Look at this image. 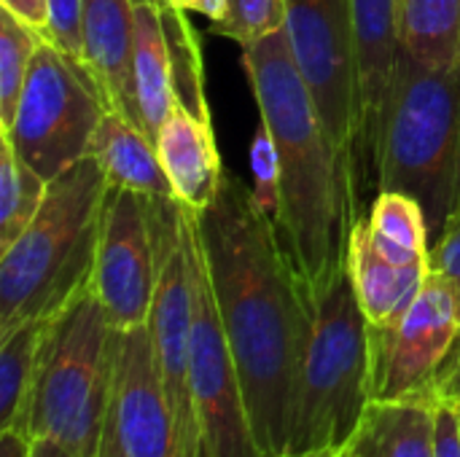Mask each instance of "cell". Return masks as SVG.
<instances>
[{
    "label": "cell",
    "mask_w": 460,
    "mask_h": 457,
    "mask_svg": "<svg viewBox=\"0 0 460 457\" xmlns=\"http://www.w3.org/2000/svg\"><path fill=\"white\" fill-rule=\"evenodd\" d=\"M194 221L253 439L261 457H286L307 326L302 280L275 221L234 175H224L216 199Z\"/></svg>",
    "instance_id": "cell-1"
},
{
    "label": "cell",
    "mask_w": 460,
    "mask_h": 457,
    "mask_svg": "<svg viewBox=\"0 0 460 457\" xmlns=\"http://www.w3.org/2000/svg\"><path fill=\"white\" fill-rule=\"evenodd\" d=\"M243 65L280 162L275 226L305 291L321 288L345 267L356 199L348 170L296 70L286 30L243 46Z\"/></svg>",
    "instance_id": "cell-2"
},
{
    "label": "cell",
    "mask_w": 460,
    "mask_h": 457,
    "mask_svg": "<svg viewBox=\"0 0 460 457\" xmlns=\"http://www.w3.org/2000/svg\"><path fill=\"white\" fill-rule=\"evenodd\" d=\"M108 189L92 156L49 183L38 215L0 250V334L51 321L92 288Z\"/></svg>",
    "instance_id": "cell-3"
},
{
    "label": "cell",
    "mask_w": 460,
    "mask_h": 457,
    "mask_svg": "<svg viewBox=\"0 0 460 457\" xmlns=\"http://www.w3.org/2000/svg\"><path fill=\"white\" fill-rule=\"evenodd\" d=\"M305 299L307 326L294 380L286 457L342 450L372 401L369 323L348 267L321 288L305 291Z\"/></svg>",
    "instance_id": "cell-4"
},
{
    "label": "cell",
    "mask_w": 460,
    "mask_h": 457,
    "mask_svg": "<svg viewBox=\"0 0 460 457\" xmlns=\"http://www.w3.org/2000/svg\"><path fill=\"white\" fill-rule=\"evenodd\" d=\"M380 191L412 197L434 245L460 205V65H429L402 48L383 119Z\"/></svg>",
    "instance_id": "cell-5"
},
{
    "label": "cell",
    "mask_w": 460,
    "mask_h": 457,
    "mask_svg": "<svg viewBox=\"0 0 460 457\" xmlns=\"http://www.w3.org/2000/svg\"><path fill=\"white\" fill-rule=\"evenodd\" d=\"M116 329L92 288L43 331L24 436L100 457L113 401Z\"/></svg>",
    "instance_id": "cell-6"
},
{
    "label": "cell",
    "mask_w": 460,
    "mask_h": 457,
    "mask_svg": "<svg viewBox=\"0 0 460 457\" xmlns=\"http://www.w3.org/2000/svg\"><path fill=\"white\" fill-rule=\"evenodd\" d=\"M105 108L108 102L89 67L43 40L13 121L3 132L16 154L51 183L89 156V143Z\"/></svg>",
    "instance_id": "cell-7"
},
{
    "label": "cell",
    "mask_w": 460,
    "mask_h": 457,
    "mask_svg": "<svg viewBox=\"0 0 460 457\" xmlns=\"http://www.w3.org/2000/svg\"><path fill=\"white\" fill-rule=\"evenodd\" d=\"M191 234V277H194V318H191V356L189 380L199 423V457H261L253 439L251 417L240 374L226 342V331L213 296L210 275L205 267L197 221L189 210Z\"/></svg>",
    "instance_id": "cell-8"
},
{
    "label": "cell",
    "mask_w": 460,
    "mask_h": 457,
    "mask_svg": "<svg viewBox=\"0 0 460 457\" xmlns=\"http://www.w3.org/2000/svg\"><path fill=\"white\" fill-rule=\"evenodd\" d=\"M283 30L296 70L302 73L321 121L350 178L356 124V51L350 0H286Z\"/></svg>",
    "instance_id": "cell-9"
},
{
    "label": "cell",
    "mask_w": 460,
    "mask_h": 457,
    "mask_svg": "<svg viewBox=\"0 0 460 457\" xmlns=\"http://www.w3.org/2000/svg\"><path fill=\"white\" fill-rule=\"evenodd\" d=\"M458 334V294L445 277L429 272L423 291L399 321L369 326L372 401L426 396Z\"/></svg>",
    "instance_id": "cell-10"
},
{
    "label": "cell",
    "mask_w": 460,
    "mask_h": 457,
    "mask_svg": "<svg viewBox=\"0 0 460 457\" xmlns=\"http://www.w3.org/2000/svg\"><path fill=\"white\" fill-rule=\"evenodd\" d=\"M159 277V250L151 199L127 189H108L92 294L116 331L148 326Z\"/></svg>",
    "instance_id": "cell-11"
},
{
    "label": "cell",
    "mask_w": 460,
    "mask_h": 457,
    "mask_svg": "<svg viewBox=\"0 0 460 457\" xmlns=\"http://www.w3.org/2000/svg\"><path fill=\"white\" fill-rule=\"evenodd\" d=\"M353 51H356V124L350 180L356 213H364V189H375L380 175V140L385 102L396 62L402 54V3L399 0H350Z\"/></svg>",
    "instance_id": "cell-12"
},
{
    "label": "cell",
    "mask_w": 460,
    "mask_h": 457,
    "mask_svg": "<svg viewBox=\"0 0 460 457\" xmlns=\"http://www.w3.org/2000/svg\"><path fill=\"white\" fill-rule=\"evenodd\" d=\"M108 426L127 457H189L164 396L148 326L116 331Z\"/></svg>",
    "instance_id": "cell-13"
},
{
    "label": "cell",
    "mask_w": 460,
    "mask_h": 457,
    "mask_svg": "<svg viewBox=\"0 0 460 457\" xmlns=\"http://www.w3.org/2000/svg\"><path fill=\"white\" fill-rule=\"evenodd\" d=\"M345 267L369 326H388L399 321L429 277V253L402 248L375 234L364 215L348 232Z\"/></svg>",
    "instance_id": "cell-14"
},
{
    "label": "cell",
    "mask_w": 460,
    "mask_h": 457,
    "mask_svg": "<svg viewBox=\"0 0 460 457\" xmlns=\"http://www.w3.org/2000/svg\"><path fill=\"white\" fill-rule=\"evenodd\" d=\"M84 65L94 75L108 108L137 119L132 86L135 0H81Z\"/></svg>",
    "instance_id": "cell-15"
},
{
    "label": "cell",
    "mask_w": 460,
    "mask_h": 457,
    "mask_svg": "<svg viewBox=\"0 0 460 457\" xmlns=\"http://www.w3.org/2000/svg\"><path fill=\"white\" fill-rule=\"evenodd\" d=\"M154 143L175 199L191 213H202L216 199L226 175L213 124L199 121L175 102Z\"/></svg>",
    "instance_id": "cell-16"
},
{
    "label": "cell",
    "mask_w": 460,
    "mask_h": 457,
    "mask_svg": "<svg viewBox=\"0 0 460 457\" xmlns=\"http://www.w3.org/2000/svg\"><path fill=\"white\" fill-rule=\"evenodd\" d=\"M89 156L100 164L108 186L127 189L148 199H175L156 143L127 113L105 108L92 135Z\"/></svg>",
    "instance_id": "cell-17"
},
{
    "label": "cell",
    "mask_w": 460,
    "mask_h": 457,
    "mask_svg": "<svg viewBox=\"0 0 460 457\" xmlns=\"http://www.w3.org/2000/svg\"><path fill=\"white\" fill-rule=\"evenodd\" d=\"M437 407L426 396L369 401L342 453L348 457H437Z\"/></svg>",
    "instance_id": "cell-18"
},
{
    "label": "cell",
    "mask_w": 460,
    "mask_h": 457,
    "mask_svg": "<svg viewBox=\"0 0 460 457\" xmlns=\"http://www.w3.org/2000/svg\"><path fill=\"white\" fill-rule=\"evenodd\" d=\"M132 86L140 127L156 140L164 119L175 105L170 54L162 27L159 0H135V35H132Z\"/></svg>",
    "instance_id": "cell-19"
},
{
    "label": "cell",
    "mask_w": 460,
    "mask_h": 457,
    "mask_svg": "<svg viewBox=\"0 0 460 457\" xmlns=\"http://www.w3.org/2000/svg\"><path fill=\"white\" fill-rule=\"evenodd\" d=\"M46 323L30 321L0 334V431L24 434Z\"/></svg>",
    "instance_id": "cell-20"
},
{
    "label": "cell",
    "mask_w": 460,
    "mask_h": 457,
    "mask_svg": "<svg viewBox=\"0 0 460 457\" xmlns=\"http://www.w3.org/2000/svg\"><path fill=\"white\" fill-rule=\"evenodd\" d=\"M402 48L429 65H460V0H399Z\"/></svg>",
    "instance_id": "cell-21"
},
{
    "label": "cell",
    "mask_w": 460,
    "mask_h": 457,
    "mask_svg": "<svg viewBox=\"0 0 460 457\" xmlns=\"http://www.w3.org/2000/svg\"><path fill=\"white\" fill-rule=\"evenodd\" d=\"M159 11H162V27H164V40H167V54H170L175 102L186 108L191 116H197L199 121L213 124L210 105L205 97V70H202L205 65H202L197 30L191 27L186 11L172 5L170 0H159Z\"/></svg>",
    "instance_id": "cell-22"
},
{
    "label": "cell",
    "mask_w": 460,
    "mask_h": 457,
    "mask_svg": "<svg viewBox=\"0 0 460 457\" xmlns=\"http://www.w3.org/2000/svg\"><path fill=\"white\" fill-rule=\"evenodd\" d=\"M49 191L43 180L0 129V250H5L38 215Z\"/></svg>",
    "instance_id": "cell-23"
},
{
    "label": "cell",
    "mask_w": 460,
    "mask_h": 457,
    "mask_svg": "<svg viewBox=\"0 0 460 457\" xmlns=\"http://www.w3.org/2000/svg\"><path fill=\"white\" fill-rule=\"evenodd\" d=\"M43 40V32L24 24L5 8L0 11V129H8L13 121L32 59Z\"/></svg>",
    "instance_id": "cell-24"
},
{
    "label": "cell",
    "mask_w": 460,
    "mask_h": 457,
    "mask_svg": "<svg viewBox=\"0 0 460 457\" xmlns=\"http://www.w3.org/2000/svg\"><path fill=\"white\" fill-rule=\"evenodd\" d=\"M283 24L286 0H226V13L221 22L210 24V32L237 40V46H248L283 30Z\"/></svg>",
    "instance_id": "cell-25"
},
{
    "label": "cell",
    "mask_w": 460,
    "mask_h": 457,
    "mask_svg": "<svg viewBox=\"0 0 460 457\" xmlns=\"http://www.w3.org/2000/svg\"><path fill=\"white\" fill-rule=\"evenodd\" d=\"M251 175H253V199L275 221L280 210V162L270 129L261 124L251 140Z\"/></svg>",
    "instance_id": "cell-26"
},
{
    "label": "cell",
    "mask_w": 460,
    "mask_h": 457,
    "mask_svg": "<svg viewBox=\"0 0 460 457\" xmlns=\"http://www.w3.org/2000/svg\"><path fill=\"white\" fill-rule=\"evenodd\" d=\"M49 27L46 40H51L70 59L84 65V35H81V0H46Z\"/></svg>",
    "instance_id": "cell-27"
},
{
    "label": "cell",
    "mask_w": 460,
    "mask_h": 457,
    "mask_svg": "<svg viewBox=\"0 0 460 457\" xmlns=\"http://www.w3.org/2000/svg\"><path fill=\"white\" fill-rule=\"evenodd\" d=\"M429 269L445 277L460 299V205L450 213L442 234L434 240L429 253Z\"/></svg>",
    "instance_id": "cell-28"
},
{
    "label": "cell",
    "mask_w": 460,
    "mask_h": 457,
    "mask_svg": "<svg viewBox=\"0 0 460 457\" xmlns=\"http://www.w3.org/2000/svg\"><path fill=\"white\" fill-rule=\"evenodd\" d=\"M426 399H431L437 404H460V334L456 345L450 347L447 358L437 369V374L426 391Z\"/></svg>",
    "instance_id": "cell-29"
},
{
    "label": "cell",
    "mask_w": 460,
    "mask_h": 457,
    "mask_svg": "<svg viewBox=\"0 0 460 457\" xmlns=\"http://www.w3.org/2000/svg\"><path fill=\"white\" fill-rule=\"evenodd\" d=\"M437 457H460L458 404L437 407Z\"/></svg>",
    "instance_id": "cell-30"
},
{
    "label": "cell",
    "mask_w": 460,
    "mask_h": 457,
    "mask_svg": "<svg viewBox=\"0 0 460 457\" xmlns=\"http://www.w3.org/2000/svg\"><path fill=\"white\" fill-rule=\"evenodd\" d=\"M0 8L22 19L24 24L35 27L38 32L46 35L49 27V3L46 0H0Z\"/></svg>",
    "instance_id": "cell-31"
},
{
    "label": "cell",
    "mask_w": 460,
    "mask_h": 457,
    "mask_svg": "<svg viewBox=\"0 0 460 457\" xmlns=\"http://www.w3.org/2000/svg\"><path fill=\"white\" fill-rule=\"evenodd\" d=\"M170 3L183 8V11L202 13L205 19H210V24L221 22L224 13H226V0H170Z\"/></svg>",
    "instance_id": "cell-32"
},
{
    "label": "cell",
    "mask_w": 460,
    "mask_h": 457,
    "mask_svg": "<svg viewBox=\"0 0 460 457\" xmlns=\"http://www.w3.org/2000/svg\"><path fill=\"white\" fill-rule=\"evenodd\" d=\"M0 457H32V439L19 431H0Z\"/></svg>",
    "instance_id": "cell-33"
},
{
    "label": "cell",
    "mask_w": 460,
    "mask_h": 457,
    "mask_svg": "<svg viewBox=\"0 0 460 457\" xmlns=\"http://www.w3.org/2000/svg\"><path fill=\"white\" fill-rule=\"evenodd\" d=\"M32 457H73L67 450H62L59 444L54 442H46V439H38L32 442Z\"/></svg>",
    "instance_id": "cell-34"
},
{
    "label": "cell",
    "mask_w": 460,
    "mask_h": 457,
    "mask_svg": "<svg viewBox=\"0 0 460 457\" xmlns=\"http://www.w3.org/2000/svg\"><path fill=\"white\" fill-rule=\"evenodd\" d=\"M100 457H127L121 453V447L116 444V436H113V431H111V426H108V431H105V442H102V450H100Z\"/></svg>",
    "instance_id": "cell-35"
},
{
    "label": "cell",
    "mask_w": 460,
    "mask_h": 457,
    "mask_svg": "<svg viewBox=\"0 0 460 457\" xmlns=\"http://www.w3.org/2000/svg\"><path fill=\"white\" fill-rule=\"evenodd\" d=\"M296 457H348L342 450H318V453H307V455H296Z\"/></svg>",
    "instance_id": "cell-36"
},
{
    "label": "cell",
    "mask_w": 460,
    "mask_h": 457,
    "mask_svg": "<svg viewBox=\"0 0 460 457\" xmlns=\"http://www.w3.org/2000/svg\"><path fill=\"white\" fill-rule=\"evenodd\" d=\"M458 409H460V404H458Z\"/></svg>",
    "instance_id": "cell-37"
}]
</instances>
